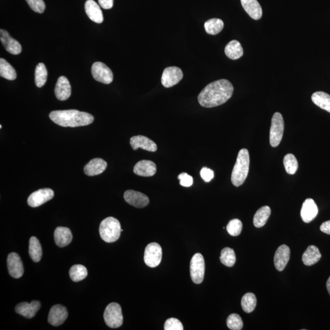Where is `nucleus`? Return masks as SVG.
Masks as SVG:
<instances>
[{
  "label": "nucleus",
  "mask_w": 330,
  "mask_h": 330,
  "mask_svg": "<svg viewBox=\"0 0 330 330\" xmlns=\"http://www.w3.org/2000/svg\"><path fill=\"white\" fill-rule=\"evenodd\" d=\"M69 275L74 282H79L86 278L88 275V270L84 265H74L70 268Z\"/></svg>",
  "instance_id": "obj_33"
},
{
  "label": "nucleus",
  "mask_w": 330,
  "mask_h": 330,
  "mask_svg": "<svg viewBox=\"0 0 330 330\" xmlns=\"http://www.w3.org/2000/svg\"><path fill=\"white\" fill-rule=\"evenodd\" d=\"M221 263L227 267L234 266L236 263V258L235 252L233 249L224 248L222 249L220 257Z\"/></svg>",
  "instance_id": "obj_36"
},
{
  "label": "nucleus",
  "mask_w": 330,
  "mask_h": 330,
  "mask_svg": "<svg viewBox=\"0 0 330 330\" xmlns=\"http://www.w3.org/2000/svg\"><path fill=\"white\" fill-rule=\"evenodd\" d=\"M31 9L38 13L42 14L45 11V5L43 0H26Z\"/></svg>",
  "instance_id": "obj_40"
},
{
  "label": "nucleus",
  "mask_w": 330,
  "mask_h": 330,
  "mask_svg": "<svg viewBox=\"0 0 330 330\" xmlns=\"http://www.w3.org/2000/svg\"><path fill=\"white\" fill-rule=\"evenodd\" d=\"M29 254L32 260L38 263L42 257V250L41 243L36 237H32L29 242Z\"/></svg>",
  "instance_id": "obj_29"
},
{
  "label": "nucleus",
  "mask_w": 330,
  "mask_h": 330,
  "mask_svg": "<svg viewBox=\"0 0 330 330\" xmlns=\"http://www.w3.org/2000/svg\"><path fill=\"white\" fill-rule=\"evenodd\" d=\"M8 268L9 274L14 278H19L23 276L24 268L22 261L18 254L11 252L7 260Z\"/></svg>",
  "instance_id": "obj_13"
},
{
  "label": "nucleus",
  "mask_w": 330,
  "mask_h": 330,
  "mask_svg": "<svg viewBox=\"0 0 330 330\" xmlns=\"http://www.w3.org/2000/svg\"><path fill=\"white\" fill-rule=\"evenodd\" d=\"M121 226L116 218L110 217L101 222L99 233L101 238L107 243L117 241L121 236Z\"/></svg>",
  "instance_id": "obj_4"
},
{
  "label": "nucleus",
  "mask_w": 330,
  "mask_h": 330,
  "mask_svg": "<svg viewBox=\"0 0 330 330\" xmlns=\"http://www.w3.org/2000/svg\"><path fill=\"white\" fill-rule=\"evenodd\" d=\"M49 116L55 124L64 128L88 125L94 121V117L91 114L76 110L54 111Z\"/></svg>",
  "instance_id": "obj_2"
},
{
  "label": "nucleus",
  "mask_w": 330,
  "mask_h": 330,
  "mask_svg": "<svg viewBox=\"0 0 330 330\" xmlns=\"http://www.w3.org/2000/svg\"><path fill=\"white\" fill-rule=\"evenodd\" d=\"M224 52L230 59L233 60L239 59L243 55L242 45L236 40H233V41L228 43L226 47H225Z\"/></svg>",
  "instance_id": "obj_27"
},
{
  "label": "nucleus",
  "mask_w": 330,
  "mask_h": 330,
  "mask_svg": "<svg viewBox=\"0 0 330 330\" xmlns=\"http://www.w3.org/2000/svg\"><path fill=\"white\" fill-rule=\"evenodd\" d=\"M205 273V261L202 255L196 253L190 262V276L193 282L200 284L203 282Z\"/></svg>",
  "instance_id": "obj_7"
},
{
  "label": "nucleus",
  "mask_w": 330,
  "mask_h": 330,
  "mask_svg": "<svg viewBox=\"0 0 330 330\" xmlns=\"http://www.w3.org/2000/svg\"><path fill=\"white\" fill-rule=\"evenodd\" d=\"M124 198L129 205L137 208H144L149 203V199L146 195L132 190L126 191Z\"/></svg>",
  "instance_id": "obj_12"
},
{
  "label": "nucleus",
  "mask_w": 330,
  "mask_h": 330,
  "mask_svg": "<svg viewBox=\"0 0 330 330\" xmlns=\"http://www.w3.org/2000/svg\"><path fill=\"white\" fill-rule=\"evenodd\" d=\"M162 249L157 243H150L145 249L144 260L148 267L155 268L161 263Z\"/></svg>",
  "instance_id": "obj_8"
},
{
  "label": "nucleus",
  "mask_w": 330,
  "mask_h": 330,
  "mask_svg": "<svg viewBox=\"0 0 330 330\" xmlns=\"http://www.w3.org/2000/svg\"><path fill=\"white\" fill-rule=\"evenodd\" d=\"M41 307V304L39 301L33 300L30 303L22 302L15 307V312L26 318L32 319L35 316Z\"/></svg>",
  "instance_id": "obj_15"
},
{
  "label": "nucleus",
  "mask_w": 330,
  "mask_h": 330,
  "mask_svg": "<svg viewBox=\"0 0 330 330\" xmlns=\"http://www.w3.org/2000/svg\"><path fill=\"white\" fill-rule=\"evenodd\" d=\"M290 255V248L286 245H281L276 249L274 257V264L277 270L282 271L285 269L289 261Z\"/></svg>",
  "instance_id": "obj_18"
},
{
  "label": "nucleus",
  "mask_w": 330,
  "mask_h": 330,
  "mask_svg": "<svg viewBox=\"0 0 330 330\" xmlns=\"http://www.w3.org/2000/svg\"><path fill=\"white\" fill-rule=\"evenodd\" d=\"M249 168V154L246 149L239 151L235 165L234 166L231 181L234 186L239 187L245 183Z\"/></svg>",
  "instance_id": "obj_3"
},
{
  "label": "nucleus",
  "mask_w": 330,
  "mask_h": 330,
  "mask_svg": "<svg viewBox=\"0 0 330 330\" xmlns=\"http://www.w3.org/2000/svg\"><path fill=\"white\" fill-rule=\"evenodd\" d=\"M130 143L132 149L136 150L138 148L149 151V152H156L157 150V146L150 139L143 135L134 136L131 138Z\"/></svg>",
  "instance_id": "obj_17"
},
{
  "label": "nucleus",
  "mask_w": 330,
  "mask_h": 330,
  "mask_svg": "<svg viewBox=\"0 0 330 330\" xmlns=\"http://www.w3.org/2000/svg\"><path fill=\"white\" fill-rule=\"evenodd\" d=\"M318 208L313 199L304 200L301 210V217L304 223H310L318 214Z\"/></svg>",
  "instance_id": "obj_19"
},
{
  "label": "nucleus",
  "mask_w": 330,
  "mask_h": 330,
  "mask_svg": "<svg viewBox=\"0 0 330 330\" xmlns=\"http://www.w3.org/2000/svg\"><path fill=\"white\" fill-rule=\"evenodd\" d=\"M0 40L6 51L12 55L20 54L21 52V46L19 42L9 35L7 31L0 30Z\"/></svg>",
  "instance_id": "obj_16"
},
{
  "label": "nucleus",
  "mask_w": 330,
  "mask_h": 330,
  "mask_svg": "<svg viewBox=\"0 0 330 330\" xmlns=\"http://www.w3.org/2000/svg\"><path fill=\"white\" fill-rule=\"evenodd\" d=\"M54 196V192L52 189H40L31 194L28 199V204L32 208H37L51 200Z\"/></svg>",
  "instance_id": "obj_11"
},
{
  "label": "nucleus",
  "mask_w": 330,
  "mask_h": 330,
  "mask_svg": "<svg viewBox=\"0 0 330 330\" xmlns=\"http://www.w3.org/2000/svg\"><path fill=\"white\" fill-rule=\"evenodd\" d=\"M314 104L330 113V95L322 91L314 92L311 96Z\"/></svg>",
  "instance_id": "obj_28"
},
{
  "label": "nucleus",
  "mask_w": 330,
  "mask_h": 330,
  "mask_svg": "<svg viewBox=\"0 0 330 330\" xmlns=\"http://www.w3.org/2000/svg\"><path fill=\"white\" fill-rule=\"evenodd\" d=\"M55 93L58 100L64 101L69 98L71 95V86L66 77L61 76L55 86Z\"/></svg>",
  "instance_id": "obj_21"
},
{
  "label": "nucleus",
  "mask_w": 330,
  "mask_h": 330,
  "mask_svg": "<svg viewBox=\"0 0 330 330\" xmlns=\"http://www.w3.org/2000/svg\"><path fill=\"white\" fill-rule=\"evenodd\" d=\"M286 171L289 174H294L298 168V163L296 157L292 154H287L283 160Z\"/></svg>",
  "instance_id": "obj_37"
},
{
  "label": "nucleus",
  "mask_w": 330,
  "mask_h": 330,
  "mask_svg": "<svg viewBox=\"0 0 330 330\" xmlns=\"http://www.w3.org/2000/svg\"><path fill=\"white\" fill-rule=\"evenodd\" d=\"M226 323L227 327L232 330L242 329L243 326L241 317L237 314H231L227 317Z\"/></svg>",
  "instance_id": "obj_38"
},
{
  "label": "nucleus",
  "mask_w": 330,
  "mask_h": 330,
  "mask_svg": "<svg viewBox=\"0 0 330 330\" xmlns=\"http://www.w3.org/2000/svg\"><path fill=\"white\" fill-rule=\"evenodd\" d=\"M55 242L57 245L63 248L69 245L72 240V234L69 228L58 227L54 233Z\"/></svg>",
  "instance_id": "obj_24"
},
{
  "label": "nucleus",
  "mask_w": 330,
  "mask_h": 330,
  "mask_svg": "<svg viewBox=\"0 0 330 330\" xmlns=\"http://www.w3.org/2000/svg\"><path fill=\"white\" fill-rule=\"evenodd\" d=\"M183 71L177 67L166 68L162 76V83L165 88H171L178 84L183 79Z\"/></svg>",
  "instance_id": "obj_10"
},
{
  "label": "nucleus",
  "mask_w": 330,
  "mask_h": 330,
  "mask_svg": "<svg viewBox=\"0 0 330 330\" xmlns=\"http://www.w3.org/2000/svg\"><path fill=\"white\" fill-rule=\"evenodd\" d=\"M242 7L250 17L260 20L263 15V9L258 0H240Z\"/></svg>",
  "instance_id": "obj_25"
},
{
  "label": "nucleus",
  "mask_w": 330,
  "mask_h": 330,
  "mask_svg": "<svg viewBox=\"0 0 330 330\" xmlns=\"http://www.w3.org/2000/svg\"><path fill=\"white\" fill-rule=\"evenodd\" d=\"M223 27V21L219 18H212L206 21L205 24L206 33L211 35H216L220 33Z\"/></svg>",
  "instance_id": "obj_31"
},
{
  "label": "nucleus",
  "mask_w": 330,
  "mask_h": 330,
  "mask_svg": "<svg viewBox=\"0 0 330 330\" xmlns=\"http://www.w3.org/2000/svg\"><path fill=\"white\" fill-rule=\"evenodd\" d=\"M257 297L252 293H247L243 296L241 301L242 308L246 313L252 312L257 307Z\"/></svg>",
  "instance_id": "obj_34"
},
{
  "label": "nucleus",
  "mask_w": 330,
  "mask_h": 330,
  "mask_svg": "<svg viewBox=\"0 0 330 330\" xmlns=\"http://www.w3.org/2000/svg\"><path fill=\"white\" fill-rule=\"evenodd\" d=\"M68 317V312L65 307L61 304L54 305L49 312L48 322L53 326L62 325Z\"/></svg>",
  "instance_id": "obj_14"
},
{
  "label": "nucleus",
  "mask_w": 330,
  "mask_h": 330,
  "mask_svg": "<svg viewBox=\"0 0 330 330\" xmlns=\"http://www.w3.org/2000/svg\"><path fill=\"white\" fill-rule=\"evenodd\" d=\"M107 163L101 159H94L91 160L84 168V172L88 176L99 175L106 170Z\"/></svg>",
  "instance_id": "obj_22"
},
{
  "label": "nucleus",
  "mask_w": 330,
  "mask_h": 330,
  "mask_svg": "<svg viewBox=\"0 0 330 330\" xmlns=\"http://www.w3.org/2000/svg\"><path fill=\"white\" fill-rule=\"evenodd\" d=\"M321 257L319 248L316 246L311 245L304 251L302 261L305 265L311 266L319 262Z\"/></svg>",
  "instance_id": "obj_26"
},
{
  "label": "nucleus",
  "mask_w": 330,
  "mask_h": 330,
  "mask_svg": "<svg viewBox=\"0 0 330 330\" xmlns=\"http://www.w3.org/2000/svg\"><path fill=\"white\" fill-rule=\"evenodd\" d=\"M285 129V123L282 114L275 113L271 119L270 131V143L271 146L276 147L282 140Z\"/></svg>",
  "instance_id": "obj_6"
},
{
  "label": "nucleus",
  "mask_w": 330,
  "mask_h": 330,
  "mask_svg": "<svg viewBox=\"0 0 330 330\" xmlns=\"http://www.w3.org/2000/svg\"><path fill=\"white\" fill-rule=\"evenodd\" d=\"M100 7L105 9H109L112 8L113 6L114 0H98Z\"/></svg>",
  "instance_id": "obj_44"
},
{
  "label": "nucleus",
  "mask_w": 330,
  "mask_h": 330,
  "mask_svg": "<svg viewBox=\"0 0 330 330\" xmlns=\"http://www.w3.org/2000/svg\"><path fill=\"white\" fill-rule=\"evenodd\" d=\"M165 330H183L184 326L180 320L175 318H170L166 320L165 323Z\"/></svg>",
  "instance_id": "obj_41"
},
{
  "label": "nucleus",
  "mask_w": 330,
  "mask_h": 330,
  "mask_svg": "<svg viewBox=\"0 0 330 330\" xmlns=\"http://www.w3.org/2000/svg\"><path fill=\"white\" fill-rule=\"evenodd\" d=\"M47 70L44 63H39L36 67L35 83L38 88H42L47 80Z\"/></svg>",
  "instance_id": "obj_35"
},
{
  "label": "nucleus",
  "mask_w": 330,
  "mask_h": 330,
  "mask_svg": "<svg viewBox=\"0 0 330 330\" xmlns=\"http://www.w3.org/2000/svg\"><path fill=\"white\" fill-rule=\"evenodd\" d=\"M135 174L143 177H151L155 175L157 166L155 163L150 160H143L138 162L134 166Z\"/></svg>",
  "instance_id": "obj_20"
},
{
  "label": "nucleus",
  "mask_w": 330,
  "mask_h": 330,
  "mask_svg": "<svg viewBox=\"0 0 330 330\" xmlns=\"http://www.w3.org/2000/svg\"><path fill=\"white\" fill-rule=\"evenodd\" d=\"M326 288H327L328 291L330 295V276L327 281V282H326Z\"/></svg>",
  "instance_id": "obj_46"
},
{
  "label": "nucleus",
  "mask_w": 330,
  "mask_h": 330,
  "mask_svg": "<svg viewBox=\"0 0 330 330\" xmlns=\"http://www.w3.org/2000/svg\"><path fill=\"white\" fill-rule=\"evenodd\" d=\"M0 75L8 80H14L17 78L16 71L3 58L0 59Z\"/></svg>",
  "instance_id": "obj_32"
},
{
  "label": "nucleus",
  "mask_w": 330,
  "mask_h": 330,
  "mask_svg": "<svg viewBox=\"0 0 330 330\" xmlns=\"http://www.w3.org/2000/svg\"><path fill=\"white\" fill-rule=\"evenodd\" d=\"M242 223L239 219H233L227 224L226 230L230 235L237 236L240 235L242 230Z\"/></svg>",
  "instance_id": "obj_39"
},
{
  "label": "nucleus",
  "mask_w": 330,
  "mask_h": 330,
  "mask_svg": "<svg viewBox=\"0 0 330 330\" xmlns=\"http://www.w3.org/2000/svg\"><path fill=\"white\" fill-rule=\"evenodd\" d=\"M271 214V209L268 206L262 207L258 210L253 218V224L255 227L260 228L266 224L268 219Z\"/></svg>",
  "instance_id": "obj_30"
},
{
  "label": "nucleus",
  "mask_w": 330,
  "mask_h": 330,
  "mask_svg": "<svg viewBox=\"0 0 330 330\" xmlns=\"http://www.w3.org/2000/svg\"><path fill=\"white\" fill-rule=\"evenodd\" d=\"M178 179L180 180V184L182 186L189 187L193 185V177L186 173V172H183V173L179 175Z\"/></svg>",
  "instance_id": "obj_42"
},
{
  "label": "nucleus",
  "mask_w": 330,
  "mask_h": 330,
  "mask_svg": "<svg viewBox=\"0 0 330 330\" xmlns=\"http://www.w3.org/2000/svg\"><path fill=\"white\" fill-rule=\"evenodd\" d=\"M91 72L93 78L98 82L109 85L113 82L112 71L103 63H94L92 66Z\"/></svg>",
  "instance_id": "obj_9"
},
{
  "label": "nucleus",
  "mask_w": 330,
  "mask_h": 330,
  "mask_svg": "<svg viewBox=\"0 0 330 330\" xmlns=\"http://www.w3.org/2000/svg\"><path fill=\"white\" fill-rule=\"evenodd\" d=\"M104 320L107 326L112 328H119L123 323L121 307L118 303H110L105 310Z\"/></svg>",
  "instance_id": "obj_5"
},
{
  "label": "nucleus",
  "mask_w": 330,
  "mask_h": 330,
  "mask_svg": "<svg viewBox=\"0 0 330 330\" xmlns=\"http://www.w3.org/2000/svg\"><path fill=\"white\" fill-rule=\"evenodd\" d=\"M200 177L206 183H209L214 177V172L212 169L208 168H202L200 172Z\"/></svg>",
  "instance_id": "obj_43"
},
{
  "label": "nucleus",
  "mask_w": 330,
  "mask_h": 330,
  "mask_svg": "<svg viewBox=\"0 0 330 330\" xmlns=\"http://www.w3.org/2000/svg\"><path fill=\"white\" fill-rule=\"evenodd\" d=\"M85 11L88 17L97 23L103 22L104 16L99 5L94 0H88L85 3Z\"/></svg>",
  "instance_id": "obj_23"
},
{
  "label": "nucleus",
  "mask_w": 330,
  "mask_h": 330,
  "mask_svg": "<svg viewBox=\"0 0 330 330\" xmlns=\"http://www.w3.org/2000/svg\"><path fill=\"white\" fill-rule=\"evenodd\" d=\"M320 231L322 232L325 234H329L330 235V220L325 221L324 223H323L320 226Z\"/></svg>",
  "instance_id": "obj_45"
},
{
  "label": "nucleus",
  "mask_w": 330,
  "mask_h": 330,
  "mask_svg": "<svg viewBox=\"0 0 330 330\" xmlns=\"http://www.w3.org/2000/svg\"><path fill=\"white\" fill-rule=\"evenodd\" d=\"M233 92L232 83L227 80H219L207 85L200 92L198 100L202 107H215L226 103Z\"/></svg>",
  "instance_id": "obj_1"
}]
</instances>
